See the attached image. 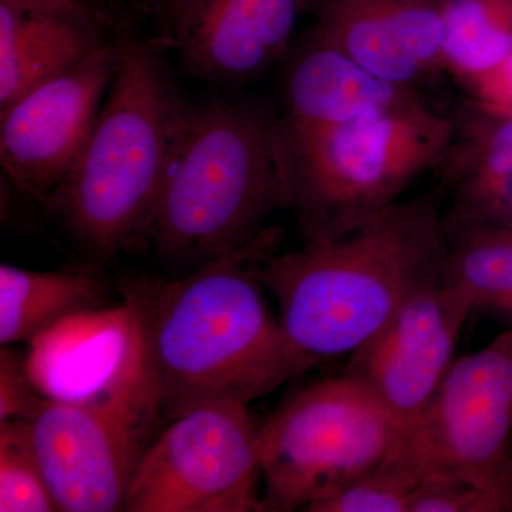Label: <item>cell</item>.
<instances>
[{
	"mask_svg": "<svg viewBox=\"0 0 512 512\" xmlns=\"http://www.w3.org/2000/svg\"><path fill=\"white\" fill-rule=\"evenodd\" d=\"M439 202L397 201L342 237L271 255L255 276L271 291L293 349L318 366L349 356L413 293L447 276Z\"/></svg>",
	"mask_w": 512,
	"mask_h": 512,
	"instance_id": "obj_2",
	"label": "cell"
},
{
	"mask_svg": "<svg viewBox=\"0 0 512 512\" xmlns=\"http://www.w3.org/2000/svg\"><path fill=\"white\" fill-rule=\"evenodd\" d=\"M454 121L453 144L439 168L450 195L443 231L512 221V114L473 104Z\"/></svg>",
	"mask_w": 512,
	"mask_h": 512,
	"instance_id": "obj_17",
	"label": "cell"
},
{
	"mask_svg": "<svg viewBox=\"0 0 512 512\" xmlns=\"http://www.w3.org/2000/svg\"><path fill=\"white\" fill-rule=\"evenodd\" d=\"M46 400L30 375L26 357L3 346L0 352V421L30 420Z\"/></svg>",
	"mask_w": 512,
	"mask_h": 512,
	"instance_id": "obj_24",
	"label": "cell"
},
{
	"mask_svg": "<svg viewBox=\"0 0 512 512\" xmlns=\"http://www.w3.org/2000/svg\"><path fill=\"white\" fill-rule=\"evenodd\" d=\"M426 477H454L512 503V325L454 359L409 433Z\"/></svg>",
	"mask_w": 512,
	"mask_h": 512,
	"instance_id": "obj_9",
	"label": "cell"
},
{
	"mask_svg": "<svg viewBox=\"0 0 512 512\" xmlns=\"http://www.w3.org/2000/svg\"><path fill=\"white\" fill-rule=\"evenodd\" d=\"M26 2L49 3V5L69 6V8L89 10V12L99 13L107 18V13L101 9L99 0H26Z\"/></svg>",
	"mask_w": 512,
	"mask_h": 512,
	"instance_id": "obj_27",
	"label": "cell"
},
{
	"mask_svg": "<svg viewBox=\"0 0 512 512\" xmlns=\"http://www.w3.org/2000/svg\"><path fill=\"white\" fill-rule=\"evenodd\" d=\"M510 497L454 477H424L409 512H510Z\"/></svg>",
	"mask_w": 512,
	"mask_h": 512,
	"instance_id": "obj_23",
	"label": "cell"
},
{
	"mask_svg": "<svg viewBox=\"0 0 512 512\" xmlns=\"http://www.w3.org/2000/svg\"><path fill=\"white\" fill-rule=\"evenodd\" d=\"M160 416L148 380L93 402L47 399L29 423L59 511H123Z\"/></svg>",
	"mask_w": 512,
	"mask_h": 512,
	"instance_id": "obj_7",
	"label": "cell"
},
{
	"mask_svg": "<svg viewBox=\"0 0 512 512\" xmlns=\"http://www.w3.org/2000/svg\"><path fill=\"white\" fill-rule=\"evenodd\" d=\"M426 477L410 437L389 457L315 501L308 512H409Z\"/></svg>",
	"mask_w": 512,
	"mask_h": 512,
	"instance_id": "obj_21",
	"label": "cell"
},
{
	"mask_svg": "<svg viewBox=\"0 0 512 512\" xmlns=\"http://www.w3.org/2000/svg\"><path fill=\"white\" fill-rule=\"evenodd\" d=\"M278 238L268 229L184 278L124 286L161 416L174 420L212 403L248 406L316 367L286 339L255 276Z\"/></svg>",
	"mask_w": 512,
	"mask_h": 512,
	"instance_id": "obj_1",
	"label": "cell"
},
{
	"mask_svg": "<svg viewBox=\"0 0 512 512\" xmlns=\"http://www.w3.org/2000/svg\"><path fill=\"white\" fill-rule=\"evenodd\" d=\"M106 286L86 271H30L0 265V345L32 342L63 320L97 311Z\"/></svg>",
	"mask_w": 512,
	"mask_h": 512,
	"instance_id": "obj_18",
	"label": "cell"
},
{
	"mask_svg": "<svg viewBox=\"0 0 512 512\" xmlns=\"http://www.w3.org/2000/svg\"><path fill=\"white\" fill-rule=\"evenodd\" d=\"M279 119L245 101L195 109L148 235L164 258L208 264L248 247L286 208Z\"/></svg>",
	"mask_w": 512,
	"mask_h": 512,
	"instance_id": "obj_4",
	"label": "cell"
},
{
	"mask_svg": "<svg viewBox=\"0 0 512 512\" xmlns=\"http://www.w3.org/2000/svg\"><path fill=\"white\" fill-rule=\"evenodd\" d=\"M282 93L284 117L311 124L352 123L426 104L416 87L380 79L312 33L289 57Z\"/></svg>",
	"mask_w": 512,
	"mask_h": 512,
	"instance_id": "obj_16",
	"label": "cell"
},
{
	"mask_svg": "<svg viewBox=\"0 0 512 512\" xmlns=\"http://www.w3.org/2000/svg\"><path fill=\"white\" fill-rule=\"evenodd\" d=\"M312 0H208L178 43L185 69L207 82L245 83L288 53L299 13Z\"/></svg>",
	"mask_w": 512,
	"mask_h": 512,
	"instance_id": "obj_14",
	"label": "cell"
},
{
	"mask_svg": "<svg viewBox=\"0 0 512 512\" xmlns=\"http://www.w3.org/2000/svg\"><path fill=\"white\" fill-rule=\"evenodd\" d=\"M123 46L107 43L0 110V163L20 192L46 204L72 173L119 70Z\"/></svg>",
	"mask_w": 512,
	"mask_h": 512,
	"instance_id": "obj_10",
	"label": "cell"
},
{
	"mask_svg": "<svg viewBox=\"0 0 512 512\" xmlns=\"http://www.w3.org/2000/svg\"><path fill=\"white\" fill-rule=\"evenodd\" d=\"M468 89L474 104L495 114H512V52L503 63L480 77Z\"/></svg>",
	"mask_w": 512,
	"mask_h": 512,
	"instance_id": "obj_25",
	"label": "cell"
},
{
	"mask_svg": "<svg viewBox=\"0 0 512 512\" xmlns=\"http://www.w3.org/2000/svg\"><path fill=\"white\" fill-rule=\"evenodd\" d=\"M511 52L512 0H443V72L470 87Z\"/></svg>",
	"mask_w": 512,
	"mask_h": 512,
	"instance_id": "obj_19",
	"label": "cell"
},
{
	"mask_svg": "<svg viewBox=\"0 0 512 512\" xmlns=\"http://www.w3.org/2000/svg\"><path fill=\"white\" fill-rule=\"evenodd\" d=\"M107 25L89 10L0 0V110L110 43Z\"/></svg>",
	"mask_w": 512,
	"mask_h": 512,
	"instance_id": "obj_15",
	"label": "cell"
},
{
	"mask_svg": "<svg viewBox=\"0 0 512 512\" xmlns=\"http://www.w3.org/2000/svg\"><path fill=\"white\" fill-rule=\"evenodd\" d=\"M259 429L247 404L212 403L151 441L128 488V512H262Z\"/></svg>",
	"mask_w": 512,
	"mask_h": 512,
	"instance_id": "obj_8",
	"label": "cell"
},
{
	"mask_svg": "<svg viewBox=\"0 0 512 512\" xmlns=\"http://www.w3.org/2000/svg\"><path fill=\"white\" fill-rule=\"evenodd\" d=\"M312 35L380 79L416 86L441 69L443 0H312Z\"/></svg>",
	"mask_w": 512,
	"mask_h": 512,
	"instance_id": "obj_12",
	"label": "cell"
},
{
	"mask_svg": "<svg viewBox=\"0 0 512 512\" xmlns=\"http://www.w3.org/2000/svg\"><path fill=\"white\" fill-rule=\"evenodd\" d=\"M195 109L156 47L124 42L89 143L45 204L87 251L110 258L148 241Z\"/></svg>",
	"mask_w": 512,
	"mask_h": 512,
	"instance_id": "obj_3",
	"label": "cell"
},
{
	"mask_svg": "<svg viewBox=\"0 0 512 512\" xmlns=\"http://www.w3.org/2000/svg\"><path fill=\"white\" fill-rule=\"evenodd\" d=\"M29 345L30 375L50 400L93 402L148 380L126 303L72 316Z\"/></svg>",
	"mask_w": 512,
	"mask_h": 512,
	"instance_id": "obj_13",
	"label": "cell"
},
{
	"mask_svg": "<svg viewBox=\"0 0 512 512\" xmlns=\"http://www.w3.org/2000/svg\"><path fill=\"white\" fill-rule=\"evenodd\" d=\"M447 278L473 298L474 311L512 322V221L444 232Z\"/></svg>",
	"mask_w": 512,
	"mask_h": 512,
	"instance_id": "obj_20",
	"label": "cell"
},
{
	"mask_svg": "<svg viewBox=\"0 0 512 512\" xmlns=\"http://www.w3.org/2000/svg\"><path fill=\"white\" fill-rule=\"evenodd\" d=\"M473 312L470 293L447 276L424 286L350 353L343 375L362 384L410 433L453 365Z\"/></svg>",
	"mask_w": 512,
	"mask_h": 512,
	"instance_id": "obj_11",
	"label": "cell"
},
{
	"mask_svg": "<svg viewBox=\"0 0 512 512\" xmlns=\"http://www.w3.org/2000/svg\"><path fill=\"white\" fill-rule=\"evenodd\" d=\"M150 3L164 19L175 45H178L200 18L208 0H150Z\"/></svg>",
	"mask_w": 512,
	"mask_h": 512,
	"instance_id": "obj_26",
	"label": "cell"
},
{
	"mask_svg": "<svg viewBox=\"0 0 512 512\" xmlns=\"http://www.w3.org/2000/svg\"><path fill=\"white\" fill-rule=\"evenodd\" d=\"M456 121L427 104L343 124L279 119L285 207L306 242L342 237L437 171Z\"/></svg>",
	"mask_w": 512,
	"mask_h": 512,
	"instance_id": "obj_5",
	"label": "cell"
},
{
	"mask_svg": "<svg viewBox=\"0 0 512 512\" xmlns=\"http://www.w3.org/2000/svg\"><path fill=\"white\" fill-rule=\"evenodd\" d=\"M407 439L409 433L350 377L312 384L259 429L264 510L306 511Z\"/></svg>",
	"mask_w": 512,
	"mask_h": 512,
	"instance_id": "obj_6",
	"label": "cell"
},
{
	"mask_svg": "<svg viewBox=\"0 0 512 512\" xmlns=\"http://www.w3.org/2000/svg\"><path fill=\"white\" fill-rule=\"evenodd\" d=\"M0 511H59L37 460L29 420L0 421Z\"/></svg>",
	"mask_w": 512,
	"mask_h": 512,
	"instance_id": "obj_22",
	"label": "cell"
}]
</instances>
